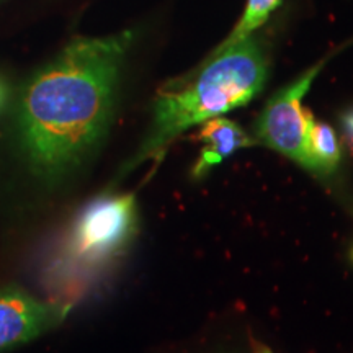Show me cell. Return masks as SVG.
Listing matches in <instances>:
<instances>
[{
  "instance_id": "obj_4",
  "label": "cell",
  "mask_w": 353,
  "mask_h": 353,
  "mask_svg": "<svg viewBox=\"0 0 353 353\" xmlns=\"http://www.w3.org/2000/svg\"><path fill=\"white\" fill-rule=\"evenodd\" d=\"M322 63L311 68L293 83L281 88L268 100L255 126L257 143L283 154L304 169H307V110L303 108V99L319 74Z\"/></svg>"
},
{
  "instance_id": "obj_10",
  "label": "cell",
  "mask_w": 353,
  "mask_h": 353,
  "mask_svg": "<svg viewBox=\"0 0 353 353\" xmlns=\"http://www.w3.org/2000/svg\"><path fill=\"white\" fill-rule=\"evenodd\" d=\"M252 353H273L270 348L265 347V345H260V343H255L254 345V352Z\"/></svg>"
},
{
  "instance_id": "obj_6",
  "label": "cell",
  "mask_w": 353,
  "mask_h": 353,
  "mask_svg": "<svg viewBox=\"0 0 353 353\" xmlns=\"http://www.w3.org/2000/svg\"><path fill=\"white\" fill-rule=\"evenodd\" d=\"M198 138H200L203 148L196 165L193 167L195 176L205 175L211 167L218 165L219 162L232 156L236 151L250 148L257 143L239 125L221 117L201 123Z\"/></svg>"
},
{
  "instance_id": "obj_2",
  "label": "cell",
  "mask_w": 353,
  "mask_h": 353,
  "mask_svg": "<svg viewBox=\"0 0 353 353\" xmlns=\"http://www.w3.org/2000/svg\"><path fill=\"white\" fill-rule=\"evenodd\" d=\"M267 76L268 57L257 39L249 37L221 44L201 69L159 92L151 128L123 174L148 161H161L169 145L190 128L244 107L260 94Z\"/></svg>"
},
{
  "instance_id": "obj_11",
  "label": "cell",
  "mask_w": 353,
  "mask_h": 353,
  "mask_svg": "<svg viewBox=\"0 0 353 353\" xmlns=\"http://www.w3.org/2000/svg\"><path fill=\"white\" fill-rule=\"evenodd\" d=\"M3 100H6V87L0 83V105L3 103Z\"/></svg>"
},
{
  "instance_id": "obj_5",
  "label": "cell",
  "mask_w": 353,
  "mask_h": 353,
  "mask_svg": "<svg viewBox=\"0 0 353 353\" xmlns=\"http://www.w3.org/2000/svg\"><path fill=\"white\" fill-rule=\"evenodd\" d=\"M70 307L72 304L65 301H41L15 286L0 290V353L56 329Z\"/></svg>"
},
{
  "instance_id": "obj_7",
  "label": "cell",
  "mask_w": 353,
  "mask_h": 353,
  "mask_svg": "<svg viewBox=\"0 0 353 353\" xmlns=\"http://www.w3.org/2000/svg\"><path fill=\"white\" fill-rule=\"evenodd\" d=\"M307 170L316 175H330L341 162V144L335 131L325 123L316 121L312 114L307 118L306 131Z\"/></svg>"
},
{
  "instance_id": "obj_9",
  "label": "cell",
  "mask_w": 353,
  "mask_h": 353,
  "mask_svg": "<svg viewBox=\"0 0 353 353\" xmlns=\"http://www.w3.org/2000/svg\"><path fill=\"white\" fill-rule=\"evenodd\" d=\"M342 125L343 131H345V138L348 144L353 148V110H348V112L342 117Z\"/></svg>"
},
{
  "instance_id": "obj_3",
  "label": "cell",
  "mask_w": 353,
  "mask_h": 353,
  "mask_svg": "<svg viewBox=\"0 0 353 353\" xmlns=\"http://www.w3.org/2000/svg\"><path fill=\"white\" fill-rule=\"evenodd\" d=\"M138 229L132 193L95 198L76 216L48 267L56 288L82 283L125 252Z\"/></svg>"
},
{
  "instance_id": "obj_8",
  "label": "cell",
  "mask_w": 353,
  "mask_h": 353,
  "mask_svg": "<svg viewBox=\"0 0 353 353\" xmlns=\"http://www.w3.org/2000/svg\"><path fill=\"white\" fill-rule=\"evenodd\" d=\"M278 3H280V0H249L241 21L234 28V32L229 34L226 41L223 43V46L249 38L255 30L260 28L268 20V17L278 7Z\"/></svg>"
},
{
  "instance_id": "obj_1",
  "label": "cell",
  "mask_w": 353,
  "mask_h": 353,
  "mask_svg": "<svg viewBox=\"0 0 353 353\" xmlns=\"http://www.w3.org/2000/svg\"><path fill=\"white\" fill-rule=\"evenodd\" d=\"M132 39V32L76 38L30 82L20 108L21 139L43 180L65 179L103 138Z\"/></svg>"
}]
</instances>
